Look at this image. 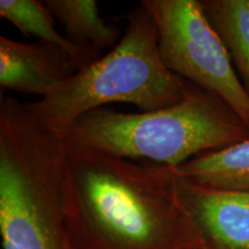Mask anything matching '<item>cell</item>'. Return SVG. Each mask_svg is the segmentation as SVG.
I'll return each instance as SVG.
<instances>
[{
	"instance_id": "obj_1",
	"label": "cell",
	"mask_w": 249,
	"mask_h": 249,
	"mask_svg": "<svg viewBox=\"0 0 249 249\" xmlns=\"http://www.w3.org/2000/svg\"><path fill=\"white\" fill-rule=\"evenodd\" d=\"M174 167L68 148L61 209L74 249H196Z\"/></svg>"
},
{
	"instance_id": "obj_2",
	"label": "cell",
	"mask_w": 249,
	"mask_h": 249,
	"mask_svg": "<svg viewBox=\"0 0 249 249\" xmlns=\"http://www.w3.org/2000/svg\"><path fill=\"white\" fill-rule=\"evenodd\" d=\"M248 139L249 128L225 102L191 82L181 102L160 110L90 111L73 124L65 142L68 148L101 150L176 169Z\"/></svg>"
},
{
	"instance_id": "obj_3",
	"label": "cell",
	"mask_w": 249,
	"mask_h": 249,
	"mask_svg": "<svg viewBox=\"0 0 249 249\" xmlns=\"http://www.w3.org/2000/svg\"><path fill=\"white\" fill-rule=\"evenodd\" d=\"M126 21L124 36L108 53L77 71L46 97L27 103L39 127L65 140L81 117L112 103H129L150 112L182 101L191 82L161 61L150 12L140 2Z\"/></svg>"
},
{
	"instance_id": "obj_4",
	"label": "cell",
	"mask_w": 249,
	"mask_h": 249,
	"mask_svg": "<svg viewBox=\"0 0 249 249\" xmlns=\"http://www.w3.org/2000/svg\"><path fill=\"white\" fill-rule=\"evenodd\" d=\"M67 145L38 126L26 103L0 99L2 249H74L61 209Z\"/></svg>"
},
{
	"instance_id": "obj_5",
	"label": "cell",
	"mask_w": 249,
	"mask_h": 249,
	"mask_svg": "<svg viewBox=\"0 0 249 249\" xmlns=\"http://www.w3.org/2000/svg\"><path fill=\"white\" fill-rule=\"evenodd\" d=\"M167 70L225 102L249 128V93L197 0H143Z\"/></svg>"
},
{
	"instance_id": "obj_6",
	"label": "cell",
	"mask_w": 249,
	"mask_h": 249,
	"mask_svg": "<svg viewBox=\"0 0 249 249\" xmlns=\"http://www.w3.org/2000/svg\"><path fill=\"white\" fill-rule=\"evenodd\" d=\"M174 193L196 249H249V192L209 188L176 174Z\"/></svg>"
},
{
	"instance_id": "obj_7",
	"label": "cell",
	"mask_w": 249,
	"mask_h": 249,
	"mask_svg": "<svg viewBox=\"0 0 249 249\" xmlns=\"http://www.w3.org/2000/svg\"><path fill=\"white\" fill-rule=\"evenodd\" d=\"M77 71L65 50L51 43L0 36V86L21 93L50 95Z\"/></svg>"
},
{
	"instance_id": "obj_8",
	"label": "cell",
	"mask_w": 249,
	"mask_h": 249,
	"mask_svg": "<svg viewBox=\"0 0 249 249\" xmlns=\"http://www.w3.org/2000/svg\"><path fill=\"white\" fill-rule=\"evenodd\" d=\"M179 178L222 191L249 192V139L197 156L174 169Z\"/></svg>"
},
{
	"instance_id": "obj_9",
	"label": "cell",
	"mask_w": 249,
	"mask_h": 249,
	"mask_svg": "<svg viewBox=\"0 0 249 249\" xmlns=\"http://www.w3.org/2000/svg\"><path fill=\"white\" fill-rule=\"evenodd\" d=\"M44 4L64 27L65 37L79 48L101 54L120 40L119 28L103 20L95 0H46Z\"/></svg>"
},
{
	"instance_id": "obj_10",
	"label": "cell",
	"mask_w": 249,
	"mask_h": 249,
	"mask_svg": "<svg viewBox=\"0 0 249 249\" xmlns=\"http://www.w3.org/2000/svg\"><path fill=\"white\" fill-rule=\"evenodd\" d=\"M0 17L11 22L23 36L37 37L51 43L70 54L77 71L82 70L101 57V54L79 48L55 29V18L44 1L37 0H1Z\"/></svg>"
},
{
	"instance_id": "obj_11",
	"label": "cell",
	"mask_w": 249,
	"mask_h": 249,
	"mask_svg": "<svg viewBox=\"0 0 249 249\" xmlns=\"http://www.w3.org/2000/svg\"><path fill=\"white\" fill-rule=\"evenodd\" d=\"M201 5L249 93V0H201Z\"/></svg>"
}]
</instances>
